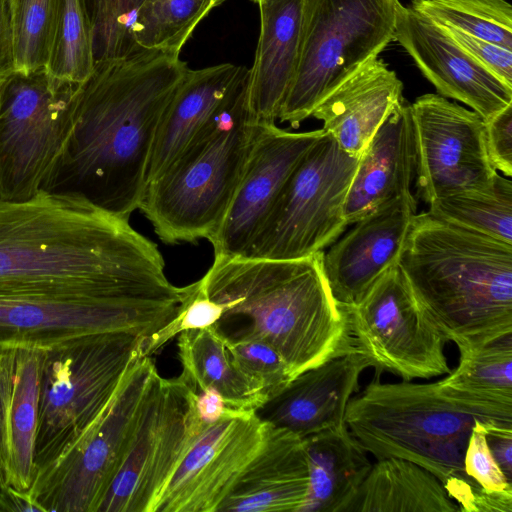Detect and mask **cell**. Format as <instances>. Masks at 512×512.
I'll return each instance as SVG.
<instances>
[{
  "instance_id": "4316f807",
  "label": "cell",
  "mask_w": 512,
  "mask_h": 512,
  "mask_svg": "<svg viewBox=\"0 0 512 512\" xmlns=\"http://www.w3.org/2000/svg\"><path fill=\"white\" fill-rule=\"evenodd\" d=\"M303 441L309 489L299 512H343L371 469L368 452L346 424Z\"/></svg>"
},
{
  "instance_id": "ac0fdd59",
  "label": "cell",
  "mask_w": 512,
  "mask_h": 512,
  "mask_svg": "<svg viewBox=\"0 0 512 512\" xmlns=\"http://www.w3.org/2000/svg\"><path fill=\"white\" fill-rule=\"evenodd\" d=\"M394 40L439 95L463 102L484 121L512 104V87L475 61L441 26L402 4Z\"/></svg>"
},
{
  "instance_id": "74e56055",
  "label": "cell",
  "mask_w": 512,
  "mask_h": 512,
  "mask_svg": "<svg viewBox=\"0 0 512 512\" xmlns=\"http://www.w3.org/2000/svg\"><path fill=\"white\" fill-rule=\"evenodd\" d=\"M223 315V307L210 299L200 281L185 286V295L176 316L149 336L142 349L143 355L152 356L176 335L214 326Z\"/></svg>"
},
{
  "instance_id": "8992f818",
  "label": "cell",
  "mask_w": 512,
  "mask_h": 512,
  "mask_svg": "<svg viewBox=\"0 0 512 512\" xmlns=\"http://www.w3.org/2000/svg\"><path fill=\"white\" fill-rule=\"evenodd\" d=\"M247 86L248 79L170 165L147 183L139 210L162 242L208 239L220 224L262 125L249 110Z\"/></svg>"
},
{
  "instance_id": "277c9868",
  "label": "cell",
  "mask_w": 512,
  "mask_h": 512,
  "mask_svg": "<svg viewBox=\"0 0 512 512\" xmlns=\"http://www.w3.org/2000/svg\"><path fill=\"white\" fill-rule=\"evenodd\" d=\"M397 263L459 352L512 334V244L427 211Z\"/></svg>"
},
{
  "instance_id": "3957f363",
  "label": "cell",
  "mask_w": 512,
  "mask_h": 512,
  "mask_svg": "<svg viewBox=\"0 0 512 512\" xmlns=\"http://www.w3.org/2000/svg\"><path fill=\"white\" fill-rule=\"evenodd\" d=\"M323 255L297 260L214 256L199 281L207 296L223 307L217 323L246 320L235 332L221 334L267 342L293 378L351 350L355 343L348 313L331 292Z\"/></svg>"
},
{
  "instance_id": "f1b7e54d",
  "label": "cell",
  "mask_w": 512,
  "mask_h": 512,
  "mask_svg": "<svg viewBox=\"0 0 512 512\" xmlns=\"http://www.w3.org/2000/svg\"><path fill=\"white\" fill-rule=\"evenodd\" d=\"M180 377L196 392L213 388L233 409L254 411L266 401L261 386L234 363L225 337L214 327L179 334Z\"/></svg>"
},
{
  "instance_id": "ab89813d",
  "label": "cell",
  "mask_w": 512,
  "mask_h": 512,
  "mask_svg": "<svg viewBox=\"0 0 512 512\" xmlns=\"http://www.w3.org/2000/svg\"><path fill=\"white\" fill-rule=\"evenodd\" d=\"M444 488L459 511L512 512V490H487L473 478L451 481Z\"/></svg>"
},
{
  "instance_id": "e0dca14e",
  "label": "cell",
  "mask_w": 512,
  "mask_h": 512,
  "mask_svg": "<svg viewBox=\"0 0 512 512\" xmlns=\"http://www.w3.org/2000/svg\"><path fill=\"white\" fill-rule=\"evenodd\" d=\"M322 133L261 125L229 206L207 239L214 256L245 254L286 178Z\"/></svg>"
},
{
  "instance_id": "f35d334b",
  "label": "cell",
  "mask_w": 512,
  "mask_h": 512,
  "mask_svg": "<svg viewBox=\"0 0 512 512\" xmlns=\"http://www.w3.org/2000/svg\"><path fill=\"white\" fill-rule=\"evenodd\" d=\"M464 470L487 490H512V483L503 474L489 450L484 422L478 419L475 420L469 436L464 455Z\"/></svg>"
},
{
  "instance_id": "cb8c5ba5",
  "label": "cell",
  "mask_w": 512,
  "mask_h": 512,
  "mask_svg": "<svg viewBox=\"0 0 512 512\" xmlns=\"http://www.w3.org/2000/svg\"><path fill=\"white\" fill-rule=\"evenodd\" d=\"M248 76V68L231 63L197 70L189 68L160 122L147 183L163 172L194 136L229 104Z\"/></svg>"
},
{
  "instance_id": "7402d4cb",
  "label": "cell",
  "mask_w": 512,
  "mask_h": 512,
  "mask_svg": "<svg viewBox=\"0 0 512 512\" xmlns=\"http://www.w3.org/2000/svg\"><path fill=\"white\" fill-rule=\"evenodd\" d=\"M417 152L411 104L394 107L359 157L345 202L347 224H354L383 203L411 194Z\"/></svg>"
},
{
  "instance_id": "e575fe53",
  "label": "cell",
  "mask_w": 512,
  "mask_h": 512,
  "mask_svg": "<svg viewBox=\"0 0 512 512\" xmlns=\"http://www.w3.org/2000/svg\"><path fill=\"white\" fill-rule=\"evenodd\" d=\"M15 71L29 73L46 67L59 0H8Z\"/></svg>"
},
{
  "instance_id": "836d02e7",
  "label": "cell",
  "mask_w": 512,
  "mask_h": 512,
  "mask_svg": "<svg viewBox=\"0 0 512 512\" xmlns=\"http://www.w3.org/2000/svg\"><path fill=\"white\" fill-rule=\"evenodd\" d=\"M435 24L512 50V6L506 0H411Z\"/></svg>"
},
{
  "instance_id": "603a6c76",
  "label": "cell",
  "mask_w": 512,
  "mask_h": 512,
  "mask_svg": "<svg viewBox=\"0 0 512 512\" xmlns=\"http://www.w3.org/2000/svg\"><path fill=\"white\" fill-rule=\"evenodd\" d=\"M309 489L303 438L269 425L218 512H299Z\"/></svg>"
},
{
  "instance_id": "d590c367",
  "label": "cell",
  "mask_w": 512,
  "mask_h": 512,
  "mask_svg": "<svg viewBox=\"0 0 512 512\" xmlns=\"http://www.w3.org/2000/svg\"><path fill=\"white\" fill-rule=\"evenodd\" d=\"M143 0H89L95 59L125 57L137 49L130 37L134 14Z\"/></svg>"
},
{
  "instance_id": "ee69618b",
  "label": "cell",
  "mask_w": 512,
  "mask_h": 512,
  "mask_svg": "<svg viewBox=\"0 0 512 512\" xmlns=\"http://www.w3.org/2000/svg\"><path fill=\"white\" fill-rule=\"evenodd\" d=\"M15 72L8 0H0V84Z\"/></svg>"
},
{
  "instance_id": "8fae6325",
  "label": "cell",
  "mask_w": 512,
  "mask_h": 512,
  "mask_svg": "<svg viewBox=\"0 0 512 512\" xmlns=\"http://www.w3.org/2000/svg\"><path fill=\"white\" fill-rule=\"evenodd\" d=\"M80 85L45 68L15 71L0 84L1 198L21 201L44 190L71 131Z\"/></svg>"
},
{
  "instance_id": "f6af8a7d",
  "label": "cell",
  "mask_w": 512,
  "mask_h": 512,
  "mask_svg": "<svg viewBox=\"0 0 512 512\" xmlns=\"http://www.w3.org/2000/svg\"><path fill=\"white\" fill-rule=\"evenodd\" d=\"M194 407L198 420L206 428L223 416L227 405L219 392L207 388L196 393Z\"/></svg>"
},
{
  "instance_id": "44dd1931",
  "label": "cell",
  "mask_w": 512,
  "mask_h": 512,
  "mask_svg": "<svg viewBox=\"0 0 512 512\" xmlns=\"http://www.w3.org/2000/svg\"><path fill=\"white\" fill-rule=\"evenodd\" d=\"M42 349H0V449L6 485L28 491L34 477Z\"/></svg>"
},
{
  "instance_id": "7a4b0ae2",
  "label": "cell",
  "mask_w": 512,
  "mask_h": 512,
  "mask_svg": "<svg viewBox=\"0 0 512 512\" xmlns=\"http://www.w3.org/2000/svg\"><path fill=\"white\" fill-rule=\"evenodd\" d=\"M188 70L180 54L160 50L97 60L79 86L71 131L44 190L79 195L129 220L163 114Z\"/></svg>"
},
{
  "instance_id": "83f0119b",
  "label": "cell",
  "mask_w": 512,
  "mask_h": 512,
  "mask_svg": "<svg viewBox=\"0 0 512 512\" xmlns=\"http://www.w3.org/2000/svg\"><path fill=\"white\" fill-rule=\"evenodd\" d=\"M441 481L401 458L377 459L343 512H456Z\"/></svg>"
},
{
  "instance_id": "5bb4252c",
  "label": "cell",
  "mask_w": 512,
  "mask_h": 512,
  "mask_svg": "<svg viewBox=\"0 0 512 512\" xmlns=\"http://www.w3.org/2000/svg\"><path fill=\"white\" fill-rule=\"evenodd\" d=\"M180 302L0 294V349H47L85 334L131 332L146 339L178 313Z\"/></svg>"
},
{
  "instance_id": "4fadbf2b",
  "label": "cell",
  "mask_w": 512,
  "mask_h": 512,
  "mask_svg": "<svg viewBox=\"0 0 512 512\" xmlns=\"http://www.w3.org/2000/svg\"><path fill=\"white\" fill-rule=\"evenodd\" d=\"M195 396L180 376L166 379L156 373L98 512H154L182 456L205 429L196 416Z\"/></svg>"
},
{
  "instance_id": "9a60e30c",
  "label": "cell",
  "mask_w": 512,
  "mask_h": 512,
  "mask_svg": "<svg viewBox=\"0 0 512 512\" xmlns=\"http://www.w3.org/2000/svg\"><path fill=\"white\" fill-rule=\"evenodd\" d=\"M417 152L416 197L429 204L446 194L488 186L497 171L490 163L485 121L437 94L411 104Z\"/></svg>"
},
{
  "instance_id": "b9f144b4",
  "label": "cell",
  "mask_w": 512,
  "mask_h": 512,
  "mask_svg": "<svg viewBox=\"0 0 512 512\" xmlns=\"http://www.w3.org/2000/svg\"><path fill=\"white\" fill-rule=\"evenodd\" d=\"M485 142L491 165L512 176V104L485 121Z\"/></svg>"
},
{
  "instance_id": "d6986e66",
  "label": "cell",
  "mask_w": 512,
  "mask_h": 512,
  "mask_svg": "<svg viewBox=\"0 0 512 512\" xmlns=\"http://www.w3.org/2000/svg\"><path fill=\"white\" fill-rule=\"evenodd\" d=\"M413 193L391 199L360 220L323 255V270L338 303H355L397 264L417 214Z\"/></svg>"
},
{
  "instance_id": "4dcf8cb0",
  "label": "cell",
  "mask_w": 512,
  "mask_h": 512,
  "mask_svg": "<svg viewBox=\"0 0 512 512\" xmlns=\"http://www.w3.org/2000/svg\"><path fill=\"white\" fill-rule=\"evenodd\" d=\"M428 205L438 218L512 244V182L498 173L484 188L446 194Z\"/></svg>"
},
{
  "instance_id": "2e32d148",
  "label": "cell",
  "mask_w": 512,
  "mask_h": 512,
  "mask_svg": "<svg viewBox=\"0 0 512 512\" xmlns=\"http://www.w3.org/2000/svg\"><path fill=\"white\" fill-rule=\"evenodd\" d=\"M268 429L254 411L227 406L223 416L191 442L154 512H218Z\"/></svg>"
},
{
  "instance_id": "5b68a950",
  "label": "cell",
  "mask_w": 512,
  "mask_h": 512,
  "mask_svg": "<svg viewBox=\"0 0 512 512\" xmlns=\"http://www.w3.org/2000/svg\"><path fill=\"white\" fill-rule=\"evenodd\" d=\"M476 419L512 426V405L467 402L438 381L383 383L378 374L351 398L345 414L351 434L376 459L411 461L443 485L471 478L464 455Z\"/></svg>"
},
{
  "instance_id": "c3c4849f",
  "label": "cell",
  "mask_w": 512,
  "mask_h": 512,
  "mask_svg": "<svg viewBox=\"0 0 512 512\" xmlns=\"http://www.w3.org/2000/svg\"><path fill=\"white\" fill-rule=\"evenodd\" d=\"M251 1L254 3H258V1H260V0H251Z\"/></svg>"
},
{
  "instance_id": "ba28073f",
  "label": "cell",
  "mask_w": 512,
  "mask_h": 512,
  "mask_svg": "<svg viewBox=\"0 0 512 512\" xmlns=\"http://www.w3.org/2000/svg\"><path fill=\"white\" fill-rule=\"evenodd\" d=\"M398 0H303L295 75L278 120L292 128L394 40Z\"/></svg>"
},
{
  "instance_id": "52a82bcc",
  "label": "cell",
  "mask_w": 512,
  "mask_h": 512,
  "mask_svg": "<svg viewBox=\"0 0 512 512\" xmlns=\"http://www.w3.org/2000/svg\"><path fill=\"white\" fill-rule=\"evenodd\" d=\"M145 341L131 332H103L42 350L34 475L60 458L100 414Z\"/></svg>"
},
{
  "instance_id": "8d00e7d4",
  "label": "cell",
  "mask_w": 512,
  "mask_h": 512,
  "mask_svg": "<svg viewBox=\"0 0 512 512\" xmlns=\"http://www.w3.org/2000/svg\"><path fill=\"white\" fill-rule=\"evenodd\" d=\"M225 339L236 366L261 386L266 400L293 379L284 359L267 342L259 339Z\"/></svg>"
},
{
  "instance_id": "7dc6e473",
  "label": "cell",
  "mask_w": 512,
  "mask_h": 512,
  "mask_svg": "<svg viewBox=\"0 0 512 512\" xmlns=\"http://www.w3.org/2000/svg\"><path fill=\"white\" fill-rule=\"evenodd\" d=\"M6 486L7 485H6V480H5V472H4L3 460H2L1 449H0V493Z\"/></svg>"
},
{
  "instance_id": "d4e9b609",
  "label": "cell",
  "mask_w": 512,
  "mask_h": 512,
  "mask_svg": "<svg viewBox=\"0 0 512 512\" xmlns=\"http://www.w3.org/2000/svg\"><path fill=\"white\" fill-rule=\"evenodd\" d=\"M403 84L380 59L373 58L330 92L311 116L323 122L348 154H362L389 113L402 102Z\"/></svg>"
},
{
  "instance_id": "bcb514c9",
  "label": "cell",
  "mask_w": 512,
  "mask_h": 512,
  "mask_svg": "<svg viewBox=\"0 0 512 512\" xmlns=\"http://www.w3.org/2000/svg\"><path fill=\"white\" fill-rule=\"evenodd\" d=\"M41 511L27 491H19L6 486L0 493V512Z\"/></svg>"
},
{
  "instance_id": "7c38bea8",
  "label": "cell",
  "mask_w": 512,
  "mask_h": 512,
  "mask_svg": "<svg viewBox=\"0 0 512 512\" xmlns=\"http://www.w3.org/2000/svg\"><path fill=\"white\" fill-rule=\"evenodd\" d=\"M355 346L377 374L404 381L447 375L449 340L397 264L353 304L345 306Z\"/></svg>"
},
{
  "instance_id": "7bdbcfd3",
  "label": "cell",
  "mask_w": 512,
  "mask_h": 512,
  "mask_svg": "<svg viewBox=\"0 0 512 512\" xmlns=\"http://www.w3.org/2000/svg\"><path fill=\"white\" fill-rule=\"evenodd\" d=\"M484 425L489 450L503 474L512 483V426L496 422H484Z\"/></svg>"
},
{
  "instance_id": "f546056e",
  "label": "cell",
  "mask_w": 512,
  "mask_h": 512,
  "mask_svg": "<svg viewBox=\"0 0 512 512\" xmlns=\"http://www.w3.org/2000/svg\"><path fill=\"white\" fill-rule=\"evenodd\" d=\"M438 383L467 402L512 405V334L460 352L458 366Z\"/></svg>"
},
{
  "instance_id": "30bf717a",
  "label": "cell",
  "mask_w": 512,
  "mask_h": 512,
  "mask_svg": "<svg viewBox=\"0 0 512 512\" xmlns=\"http://www.w3.org/2000/svg\"><path fill=\"white\" fill-rule=\"evenodd\" d=\"M157 372L151 356L138 355L95 420L60 458L34 475L27 492L41 512H98Z\"/></svg>"
},
{
  "instance_id": "484cf974",
  "label": "cell",
  "mask_w": 512,
  "mask_h": 512,
  "mask_svg": "<svg viewBox=\"0 0 512 512\" xmlns=\"http://www.w3.org/2000/svg\"><path fill=\"white\" fill-rule=\"evenodd\" d=\"M303 0H260V33L249 69L247 102L262 124H275L293 81Z\"/></svg>"
},
{
  "instance_id": "6da1fadb",
  "label": "cell",
  "mask_w": 512,
  "mask_h": 512,
  "mask_svg": "<svg viewBox=\"0 0 512 512\" xmlns=\"http://www.w3.org/2000/svg\"><path fill=\"white\" fill-rule=\"evenodd\" d=\"M0 294L182 301L157 245L72 193L0 197Z\"/></svg>"
},
{
  "instance_id": "9c48e42d",
  "label": "cell",
  "mask_w": 512,
  "mask_h": 512,
  "mask_svg": "<svg viewBox=\"0 0 512 512\" xmlns=\"http://www.w3.org/2000/svg\"><path fill=\"white\" fill-rule=\"evenodd\" d=\"M358 162L323 131L286 178L243 256L297 260L333 244L348 225L345 202Z\"/></svg>"
},
{
  "instance_id": "1f68e13d",
  "label": "cell",
  "mask_w": 512,
  "mask_h": 512,
  "mask_svg": "<svg viewBox=\"0 0 512 512\" xmlns=\"http://www.w3.org/2000/svg\"><path fill=\"white\" fill-rule=\"evenodd\" d=\"M226 0H143L130 27L137 49L180 54L198 24Z\"/></svg>"
},
{
  "instance_id": "60d3db41",
  "label": "cell",
  "mask_w": 512,
  "mask_h": 512,
  "mask_svg": "<svg viewBox=\"0 0 512 512\" xmlns=\"http://www.w3.org/2000/svg\"><path fill=\"white\" fill-rule=\"evenodd\" d=\"M442 28L475 61L512 87V50L457 30Z\"/></svg>"
},
{
  "instance_id": "d6a6232c",
  "label": "cell",
  "mask_w": 512,
  "mask_h": 512,
  "mask_svg": "<svg viewBox=\"0 0 512 512\" xmlns=\"http://www.w3.org/2000/svg\"><path fill=\"white\" fill-rule=\"evenodd\" d=\"M95 62L89 0H59L45 69L58 80L80 85L92 74Z\"/></svg>"
},
{
  "instance_id": "ffe728a7",
  "label": "cell",
  "mask_w": 512,
  "mask_h": 512,
  "mask_svg": "<svg viewBox=\"0 0 512 512\" xmlns=\"http://www.w3.org/2000/svg\"><path fill=\"white\" fill-rule=\"evenodd\" d=\"M371 367L356 346L294 377L254 410L263 422L301 438L345 424L349 401L362 372Z\"/></svg>"
}]
</instances>
